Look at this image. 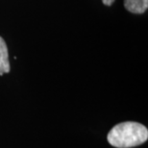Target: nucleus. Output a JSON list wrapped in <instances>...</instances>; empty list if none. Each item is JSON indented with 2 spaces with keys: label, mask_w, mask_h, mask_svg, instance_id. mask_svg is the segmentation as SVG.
<instances>
[{
  "label": "nucleus",
  "mask_w": 148,
  "mask_h": 148,
  "mask_svg": "<svg viewBox=\"0 0 148 148\" xmlns=\"http://www.w3.org/2000/svg\"><path fill=\"white\" fill-rule=\"evenodd\" d=\"M148 138V130L143 124L126 121L116 124L109 132V143L116 148H131L144 143Z\"/></svg>",
  "instance_id": "nucleus-1"
},
{
  "label": "nucleus",
  "mask_w": 148,
  "mask_h": 148,
  "mask_svg": "<svg viewBox=\"0 0 148 148\" xmlns=\"http://www.w3.org/2000/svg\"><path fill=\"white\" fill-rule=\"evenodd\" d=\"M124 7L132 14H140L145 13L148 8V0H124Z\"/></svg>",
  "instance_id": "nucleus-2"
},
{
  "label": "nucleus",
  "mask_w": 148,
  "mask_h": 148,
  "mask_svg": "<svg viewBox=\"0 0 148 148\" xmlns=\"http://www.w3.org/2000/svg\"><path fill=\"white\" fill-rule=\"evenodd\" d=\"M11 66L9 62V53L7 44L3 38L0 37V75L10 72Z\"/></svg>",
  "instance_id": "nucleus-3"
},
{
  "label": "nucleus",
  "mask_w": 148,
  "mask_h": 148,
  "mask_svg": "<svg viewBox=\"0 0 148 148\" xmlns=\"http://www.w3.org/2000/svg\"><path fill=\"white\" fill-rule=\"evenodd\" d=\"M103 4L106 5V6H111L112 3L114 2V0H102Z\"/></svg>",
  "instance_id": "nucleus-4"
}]
</instances>
